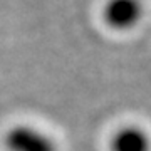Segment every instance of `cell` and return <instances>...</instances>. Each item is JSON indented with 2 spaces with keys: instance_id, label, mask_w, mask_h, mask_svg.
I'll use <instances>...</instances> for the list:
<instances>
[{
  "instance_id": "7a4b0ae2",
  "label": "cell",
  "mask_w": 151,
  "mask_h": 151,
  "mask_svg": "<svg viewBox=\"0 0 151 151\" xmlns=\"http://www.w3.org/2000/svg\"><path fill=\"white\" fill-rule=\"evenodd\" d=\"M143 0H106L103 7V20L116 32H128L143 20Z\"/></svg>"
},
{
  "instance_id": "3957f363",
  "label": "cell",
  "mask_w": 151,
  "mask_h": 151,
  "mask_svg": "<svg viewBox=\"0 0 151 151\" xmlns=\"http://www.w3.org/2000/svg\"><path fill=\"white\" fill-rule=\"evenodd\" d=\"M109 148L111 151H151V136L139 126H123L113 134Z\"/></svg>"
},
{
  "instance_id": "6da1fadb",
  "label": "cell",
  "mask_w": 151,
  "mask_h": 151,
  "mask_svg": "<svg viewBox=\"0 0 151 151\" xmlns=\"http://www.w3.org/2000/svg\"><path fill=\"white\" fill-rule=\"evenodd\" d=\"M7 151H57L55 141L30 124H15L4 134Z\"/></svg>"
}]
</instances>
